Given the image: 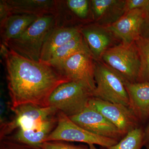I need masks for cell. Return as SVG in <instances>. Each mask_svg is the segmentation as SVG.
I'll return each instance as SVG.
<instances>
[{"mask_svg": "<svg viewBox=\"0 0 149 149\" xmlns=\"http://www.w3.org/2000/svg\"><path fill=\"white\" fill-rule=\"evenodd\" d=\"M1 54L5 65L11 109L26 104L49 107L54 91L70 82L48 63L25 58L3 44Z\"/></svg>", "mask_w": 149, "mask_h": 149, "instance_id": "1", "label": "cell"}, {"mask_svg": "<svg viewBox=\"0 0 149 149\" xmlns=\"http://www.w3.org/2000/svg\"><path fill=\"white\" fill-rule=\"evenodd\" d=\"M56 17L47 15L38 17L18 37L2 44L25 58L40 61L44 42L49 33L57 25Z\"/></svg>", "mask_w": 149, "mask_h": 149, "instance_id": "2", "label": "cell"}, {"mask_svg": "<svg viewBox=\"0 0 149 149\" xmlns=\"http://www.w3.org/2000/svg\"><path fill=\"white\" fill-rule=\"evenodd\" d=\"M95 97L129 107V98L123 78L102 60H95Z\"/></svg>", "mask_w": 149, "mask_h": 149, "instance_id": "3", "label": "cell"}, {"mask_svg": "<svg viewBox=\"0 0 149 149\" xmlns=\"http://www.w3.org/2000/svg\"><path fill=\"white\" fill-rule=\"evenodd\" d=\"M101 60L124 80L131 83L138 82L141 61L135 42L130 44L121 43L113 46L104 53Z\"/></svg>", "mask_w": 149, "mask_h": 149, "instance_id": "4", "label": "cell"}, {"mask_svg": "<svg viewBox=\"0 0 149 149\" xmlns=\"http://www.w3.org/2000/svg\"><path fill=\"white\" fill-rule=\"evenodd\" d=\"M93 97V93L84 85L70 81L56 88L50 97L49 106L70 117L81 112Z\"/></svg>", "mask_w": 149, "mask_h": 149, "instance_id": "5", "label": "cell"}, {"mask_svg": "<svg viewBox=\"0 0 149 149\" xmlns=\"http://www.w3.org/2000/svg\"><path fill=\"white\" fill-rule=\"evenodd\" d=\"M58 121L55 128L45 142L51 141L80 142L89 145H99L109 148L117 143L115 139L97 136L81 128L61 111L57 113Z\"/></svg>", "mask_w": 149, "mask_h": 149, "instance_id": "6", "label": "cell"}, {"mask_svg": "<svg viewBox=\"0 0 149 149\" xmlns=\"http://www.w3.org/2000/svg\"><path fill=\"white\" fill-rule=\"evenodd\" d=\"M12 110L14 113L12 118L1 124V140L10 136L16 130L31 128L58 112L54 107H44L32 104L22 105Z\"/></svg>", "mask_w": 149, "mask_h": 149, "instance_id": "7", "label": "cell"}, {"mask_svg": "<svg viewBox=\"0 0 149 149\" xmlns=\"http://www.w3.org/2000/svg\"><path fill=\"white\" fill-rule=\"evenodd\" d=\"M54 68L70 81L82 84L92 93L95 91V60L91 52L77 53Z\"/></svg>", "mask_w": 149, "mask_h": 149, "instance_id": "8", "label": "cell"}, {"mask_svg": "<svg viewBox=\"0 0 149 149\" xmlns=\"http://www.w3.org/2000/svg\"><path fill=\"white\" fill-rule=\"evenodd\" d=\"M88 104L100 113L124 135L141 126V123L128 107L93 97Z\"/></svg>", "mask_w": 149, "mask_h": 149, "instance_id": "9", "label": "cell"}, {"mask_svg": "<svg viewBox=\"0 0 149 149\" xmlns=\"http://www.w3.org/2000/svg\"><path fill=\"white\" fill-rule=\"evenodd\" d=\"M69 118L81 128L97 136L118 141L125 136L100 113L89 104L80 113Z\"/></svg>", "mask_w": 149, "mask_h": 149, "instance_id": "10", "label": "cell"}, {"mask_svg": "<svg viewBox=\"0 0 149 149\" xmlns=\"http://www.w3.org/2000/svg\"><path fill=\"white\" fill-rule=\"evenodd\" d=\"M148 13L142 10L128 11L116 22L106 28L121 43L132 44L141 37L142 27Z\"/></svg>", "mask_w": 149, "mask_h": 149, "instance_id": "11", "label": "cell"}, {"mask_svg": "<svg viewBox=\"0 0 149 149\" xmlns=\"http://www.w3.org/2000/svg\"><path fill=\"white\" fill-rule=\"evenodd\" d=\"M80 32L95 61L101 60L104 53L113 46L114 36L106 27L94 23L80 27Z\"/></svg>", "mask_w": 149, "mask_h": 149, "instance_id": "12", "label": "cell"}, {"mask_svg": "<svg viewBox=\"0 0 149 149\" xmlns=\"http://www.w3.org/2000/svg\"><path fill=\"white\" fill-rule=\"evenodd\" d=\"M125 0H92L91 11L95 23L107 27L126 13Z\"/></svg>", "mask_w": 149, "mask_h": 149, "instance_id": "13", "label": "cell"}, {"mask_svg": "<svg viewBox=\"0 0 149 149\" xmlns=\"http://www.w3.org/2000/svg\"><path fill=\"white\" fill-rule=\"evenodd\" d=\"M57 121V114L29 129L16 130L13 135L6 137L35 148L40 149L42 144L55 128Z\"/></svg>", "mask_w": 149, "mask_h": 149, "instance_id": "14", "label": "cell"}, {"mask_svg": "<svg viewBox=\"0 0 149 149\" xmlns=\"http://www.w3.org/2000/svg\"><path fill=\"white\" fill-rule=\"evenodd\" d=\"M129 98V108L141 124L149 117V82L131 83L124 80Z\"/></svg>", "mask_w": 149, "mask_h": 149, "instance_id": "15", "label": "cell"}, {"mask_svg": "<svg viewBox=\"0 0 149 149\" xmlns=\"http://www.w3.org/2000/svg\"><path fill=\"white\" fill-rule=\"evenodd\" d=\"M12 15L26 14L40 17L57 16L59 1L6 0Z\"/></svg>", "mask_w": 149, "mask_h": 149, "instance_id": "16", "label": "cell"}, {"mask_svg": "<svg viewBox=\"0 0 149 149\" xmlns=\"http://www.w3.org/2000/svg\"><path fill=\"white\" fill-rule=\"evenodd\" d=\"M80 33V27L56 26L49 33L44 42L40 61L47 63L52 54L63 45Z\"/></svg>", "mask_w": 149, "mask_h": 149, "instance_id": "17", "label": "cell"}, {"mask_svg": "<svg viewBox=\"0 0 149 149\" xmlns=\"http://www.w3.org/2000/svg\"><path fill=\"white\" fill-rule=\"evenodd\" d=\"M38 17L26 14L11 15L1 27L2 44L18 37L37 19Z\"/></svg>", "mask_w": 149, "mask_h": 149, "instance_id": "18", "label": "cell"}, {"mask_svg": "<svg viewBox=\"0 0 149 149\" xmlns=\"http://www.w3.org/2000/svg\"><path fill=\"white\" fill-rule=\"evenodd\" d=\"M81 52H90L89 47L81 33L63 45L52 54L48 63L53 67L60 64L74 54Z\"/></svg>", "mask_w": 149, "mask_h": 149, "instance_id": "19", "label": "cell"}, {"mask_svg": "<svg viewBox=\"0 0 149 149\" xmlns=\"http://www.w3.org/2000/svg\"><path fill=\"white\" fill-rule=\"evenodd\" d=\"M144 128L141 126L129 131L114 146L106 149H141L143 146Z\"/></svg>", "mask_w": 149, "mask_h": 149, "instance_id": "20", "label": "cell"}, {"mask_svg": "<svg viewBox=\"0 0 149 149\" xmlns=\"http://www.w3.org/2000/svg\"><path fill=\"white\" fill-rule=\"evenodd\" d=\"M141 61L137 82H149V38L140 37L135 42Z\"/></svg>", "mask_w": 149, "mask_h": 149, "instance_id": "21", "label": "cell"}, {"mask_svg": "<svg viewBox=\"0 0 149 149\" xmlns=\"http://www.w3.org/2000/svg\"><path fill=\"white\" fill-rule=\"evenodd\" d=\"M63 1L67 8L81 19H87L90 15V12L92 13L91 1L67 0Z\"/></svg>", "mask_w": 149, "mask_h": 149, "instance_id": "22", "label": "cell"}, {"mask_svg": "<svg viewBox=\"0 0 149 149\" xmlns=\"http://www.w3.org/2000/svg\"><path fill=\"white\" fill-rule=\"evenodd\" d=\"M40 149H90L85 146H75L61 141H51L44 142Z\"/></svg>", "mask_w": 149, "mask_h": 149, "instance_id": "23", "label": "cell"}, {"mask_svg": "<svg viewBox=\"0 0 149 149\" xmlns=\"http://www.w3.org/2000/svg\"><path fill=\"white\" fill-rule=\"evenodd\" d=\"M1 149H37L6 137L1 140Z\"/></svg>", "mask_w": 149, "mask_h": 149, "instance_id": "24", "label": "cell"}, {"mask_svg": "<svg viewBox=\"0 0 149 149\" xmlns=\"http://www.w3.org/2000/svg\"><path fill=\"white\" fill-rule=\"evenodd\" d=\"M126 12L135 9L149 12V0H125Z\"/></svg>", "mask_w": 149, "mask_h": 149, "instance_id": "25", "label": "cell"}, {"mask_svg": "<svg viewBox=\"0 0 149 149\" xmlns=\"http://www.w3.org/2000/svg\"><path fill=\"white\" fill-rule=\"evenodd\" d=\"M12 15L6 0L0 1V24L2 27L8 17Z\"/></svg>", "mask_w": 149, "mask_h": 149, "instance_id": "26", "label": "cell"}, {"mask_svg": "<svg viewBox=\"0 0 149 149\" xmlns=\"http://www.w3.org/2000/svg\"><path fill=\"white\" fill-rule=\"evenodd\" d=\"M141 37L149 38V12L145 19L141 32Z\"/></svg>", "mask_w": 149, "mask_h": 149, "instance_id": "27", "label": "cell"}, {"mask_svg": "<svg viewBox=\"0 0 149 149\" xmlns=\"http://www.w3.org/2000/svg\"><path fill=\"white\" fill-rule=\"evenodd\" d=\"M146 128H144L143 146L149 149V117Z\"/></svg>", "mask_w": 149, "mask_h": 149, "instance_id": "28", "label": "cell"}, {"mask_svg": "<svg viewBox=\"0 0 149 149\" xmlns=\"http://www.w3.org/2000/svg\"><path fill=\"white\" fill-rule=\"evenodd\" d=\"M88 146L90 149H98L96 148L95 145H89Z\"/></svg>", "mask_w": 149, "mask_h": 149, "instance_id": "29", "label": "cell"}, {"mask_svg": "<svg viewBox=\"0 0 149 149\" xmlns=\"http://www.w3.org/2000/svg\"><path fill=\"white\" fill-rule=\"evenodd\" d=\"M105 149V148H103V149Z\"/></svg>", "mask_w": 149, "mask_h": 149, "instance_id": "30", "label": "cell"}]
</instances>
